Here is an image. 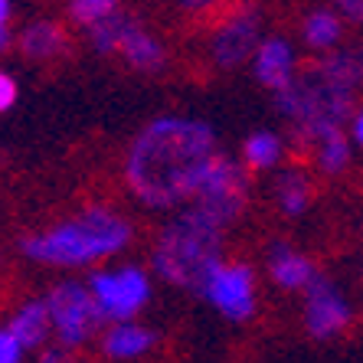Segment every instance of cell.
<instances>
[{
  "label": "cell",
  "mask_w": 363,
  "mask_h": 363,
  "mask_svg": "<svg viewBox=\"0 0 363 363\" xmlns=\"http://www.w3.org/2000/svg\"><path fill=\"white\" fill-rule=\"evenodd\" d=\"M213 157L216 138L210 125L194 118H161L135 138L125 177L147 206H174L196 196Z\"/></svg>",
  "instance_id": "cell-1"
},
{
  "label": "cell",
  "mask_w": 363,
  "mask_h": 363,
  "mask_svg": "<svg viewBox=\"0 0 363 363\" xmlns=\"http://www.w3.org/2000/svg\"><path fill=\"white\" fill-rule=\"evenodd\" d=\"M220 252H223V229L206 220L203 213L186 210L157 239L154 269L174 285L206 298L213 275L223 269Z\"/></svg>",
  "instance_id": "cell-2"
},
{
  "label": "cell",
  "mask_w": 363,
  "mask_h": 363,
  "mask_svg": "<svg viewBox=\"0 0 363 363\" xmlns=\"http://www.w3.org/2000/svg\"><path fill=\"white\" fill-rule=\"evenodd\" d=\"M131 239V226L111 210H89L79 220L50 229L46 236L23 239V252L50 265H85L99 255L118 252Z\"/></svg>",
  "instance_id": "cell-3"
},
{
  "label": "cell",
  "mask_w": 363,
  "mask_h": 363,
  "mask_svg": "<svg viewBox=\"0 0 363 363\" xmlns=\"http://www.w3.org/2000/svg\"><path fill=\"white\" fill-rule=\"evenodd\" d=\"M279 108L288 121H295V128L304 125L340 128L354 115V92L334 85L318 69V62H311L301 72H295V79H291L285 92H279Z\"/></svg>",
  "instance_id": "cell-4"
},
{
  "label": "cell",
  "mask_w": 363,
  "mask_h": 363,
  "mask_svg": "<svg viewBox=\"0 0 363 363\" xmlns=\"http://www.w3.org/2000/svg\"><path fill=\"white\" fill-rule=\"evenodd\" d=\"M245 200H249V177L236 161H229L223 154H216L203 177L200 190H196V213H203L210 223L216 226H226L245 210Z\"/></svg>",
  "instance_id": "cell-5"
},
{
  "label": "cell",
  "mask_w": 363,
  "mask_h": 363,
  "mask_svg": "<svg viewBox=\"0 0 363 363\" xmlns=\"http://www.w3.org/2000/svg\"><path fill=\"white\" fill-rule=\"evenodd\" d=\"M46 308H50V321L56 324L62 347L82 344L105 324V314L95 301L92 288H82L79 281H62L52 288L46 298Z\"/></svg>",
  "instance_id": "cell-6"
},
{
  "label": "cell",
  "mask_w": 363,
  "mask_h": 363,
  "mask_svg": "<svg viewBox=\"0 0 363 363\" xmlns=\"http://www.w3.org/2000/svg\"><path fill=\"white\" fill-rule=\"evenodd\" d=\"M92 295L105 321H128L147 301L151 288H147V275L141 269H121L92 275Z\"/></svg>",
  "instance_id": "cell-7"
},
{
  "label": "cell",
  "mask_w": 363,
  "mask_h": 363,
  "mask_svg": "<svg viewBox=\"0 0 363 363\" xmlns=\"http://www.w3.org/2000/svg\"><path fill=\"white\" fill-rule=\"evenodd\" d=\"M347 321H350V308L337 295V288L324 275H314L308 285V311H304V324L311 330V337H334L337 330L347 328Z\"/></svg>",
  "instance_id": "cell-8"
},
{
  "label": "cell",
  "mask_w": 363,
  "mask_h": 363,
  "mask_svg": "<svg viewBox=\"0 0 363 363\" xmlns=\"http://www.w3.org/2000/svg\"><path fill=\"white\" fill-rule=\"evenodd\" d=\"M206 298H210L226 318H233V321L249 318L255 308L252 272L245 269V265H223V269L213 275L210 288H206Z\"/></svg>",
  "instance_id": "cell-9"
},
{
  "label": "cell",
  "mask_w": 363,
  "mask_h": 363,
  "mask_svg": "<svg viewBox=\"0 0 363 363\" xmlns=\"http://www.w3.org/2000/svg\"><path fill=\"white\" fill-rule=\"evenodd\" d=\"M213 60L223 69L242 66L255 50H259V17L255 13H239L229 23L220 26V33L213 36Z\"/></svg>",
  "instance_id": "cell-10"
},
{
  "label": "cell",
  "mask_w": 363,
  "mask_h": 363,
  "mask_svg": "<svg viewBox=\"0 0 363 363\" xmlns=\"http://www.w3.org/2000/svg\"><path fill=\"white\" fill-rule=\"evenodd\" d=\"M255 76L259 82L269 85V89H279L285 92L291 79H295V56H291V46L288 40H279V36H272L259 46L255 52Z\"/></svg>",
  "instance_id": "cell-11"
},
{
  "label": "cell",
  "mask_w": 363,
  "mask_h": 363,
  "mask_svg": "<svg viewBox=\"0 0 363 363\" xmlns=\"http://www.w3.org/2000/svg\"><path fill=\"white\" fill-rule=\"evenodd\" d=\"M318 69L330 79L334 85L347 89V92H357V85L363 82V50H337L318 60Z\"/></svg>",
  "instance_id": "cell-12"
},
{
  "label": "cell",
  "mask_w": 363,
  "mask_h": 363,
  "mask_svg": "<svg viewBox=\"0 0 363 363\" xmlns=\"http://www.w3.org/2000/svg\"><path fill=\"white\" fill-rule=\"evenodd\" d=\"M7 330L20 340V347H36V344H43L46 330H50V308H46V301H30V304H23V308L13 314V321H10Z\"/></svg>",
  "instance_id": "cell-13"
},
{
  "label": "cell",
  "mask_w": 363,
  "mask_h": 363,
  "mask_svg": "<svg viewBox=\"0 0 363 363\" xmlns=\"http://www.w3.org/2000/svg\"><path fill=\"white\" fill-rule=\"evenodd\" d=\"M272 279L281 288H308L314 279V269L308 259L295 255L288 245H272Z\"/></svg>",
  "instance_id": "cell-14"
},
{
  "label": "cell",
  "mask_w": 363,
  "mask_h": 363,
  "mask_svg": "<svg viewBox=\"0 0 363 363\" xmlns=\"http://www.w3.org/2000/svg\"><path fill=\"white\" fill-rule=\"evenodd\" d=\"M20 43H23V52L30 60H52V56H60V52L66 50V33H62L56 23L40 20V23L26 26Z\"/></svg>",
  "instance_id": "cell-15"
},
{
  "label": "cell",
  "mask_w": 363,
  "mask_h": 363,
  "mask_svg": "<svg viewBox=\"0 0 363 363\" xmlns=\"http://www.w3.org/2000/svg\"><path fill=\"white\" fill-rule=\"evenodd\" d=\"M275 203L285 216H301L311 203V184L301 170H285L279 180H275Z\"/></svg>",
  "instance_id": "cell-16"
},
{
  "label": "cell",
  "mask_w": 363,
  "mask_h": 363,
  "mask_svg": "<svg viewBox=\"0 0 363 363\" xmlns=\"http://www.w3.org/2000/svg\"><path fill=\"white\" fill-rule=\"evenodd\" d=\"M121 56H125V60L131 62L135 69H141V72H157V69L164 66V46H161V40H154L151 33H144L141 26L128 36V43L121 46Z\"/></svg>",
  "instance_id": "cell-17"
},
{
  "label": "cell",
  "mask_w": 363,
  "mask_h": 363,
  "mask_svg": "<svg viewBox=\"0 0 363 363\" xmlns=\"http://www.w3.org/2000/svg\"><path fill=\"white\" fill-rule=\"evenodd\" d=\"M135 30H138L135 17H128V13H111V17H105L101 23L89 26V36H92L99 52H115L125 46L128 36L135 33Z\"/></svg>",
  "instance_id": "cell-18"
},
{
  "label": "cell",
  "mask_w": 363,
  "mask_h": 363,
  "mask_svg": "<svg viewBox=\"0 0 363 363\" xmlns=\"http://www.w3.org/2000/svg\"><path fill=\"white\" fill-rule=\"evenodd\" d=\"M154 334L138 328V324H118L115 330L105 334V354L108 357H138L151 347Z\"/></svg>",
  "instance_id": "cell-19"
},
{
  "label": "cell",
  "mask_w": 363,
  "mask_h": 363,
  "mask_svg": "<svg viewBox=\"0 0 363 363\" xmlns=\"http://www.w3.org/2000/svg\"><path fill=\"white\" fill-rule=\"evenodd\" d=\"M304 40L314 50H328V46H334L340 40V20L334 13H328V10H318V13L304 20Z\"/></svg>",
  "instance_id": "cell-20"
},
{
  "label": "cell",
  "mask_w": 363,
  "mask_h": 363,
  "mask_svg": "<svg viewBox=\"0 0 363 363\" xmlns=\"http://www.w3.org/2000/svg\"><path fill=\"white\" fill-rule=\"evenodd\" d=\"M245 164L252 170H265L272 167V164L279 161V154H281V144L275 135H269V131H259V135H252L249 141H245Z\"/></svg>",
  "instance_id": "cell-21"
},
{
  "label": "cell",
  "mask_w": 363,
  "mask_h": 363,
  "mask_svg": "<svg viewBox=\"0 0 363 363\" xmlns=\"http://www.w3.org/2000/svg\"><path fill=\"white\" fill-rule=\"evenodd\" d=\"M111 13H118V4H111V0H76V4H69V17L85 26L101 23Z\"/></svg>",
  "instance_id": "cell-22"
},
{
  "label": "cell",
  "mask_w": 363,
  "mask_h": 363,
  "mask_svg": "<svg viewBox=\"0 0 363 363\" xmlns=\"http://www.w3.org/2000/svg\"><path fill=\"white\" fill-rule=\"evenodd\" d=\"M20 354H23L20 340L13 337L7 328H4V330H0V363H20Z\"/></svg>",
  "instance_id": "cell-23"
},
{
  "label": "cell",
  "mask_w": 363,
  "mask_h": 363,
  "mask_svg": "<svg viewBox=\"0 0 363 363\" xmlns=\"http://www.w3.org/2000/svg\"><path fill=\"white\" fill-rule=\"evenodd\" d=\"M13 101H17V82L7 72H0V111H7Z\"/></svg>",
  "instance_id": "cell-24"
},
{
  "label": "cell",
  "mask_w": 363,
  "mask_h": 363,
  "mask_svg": "<svg viewBox=\"0 0 363 363\" xmlns=\"http://www.w3.org/2000/svg\"><path fill=\"white\" fill-rule=\"evenodd\" d=\"M340 13H344V17H354V20H363V4L360 0H344V4H340Z\"/></svg>",
  "instance_id": "cell-25"
},
{
  "label": "cell",
  "mask_w": 363,
  "mask_h": 363,
  "mask_svg": "<svg viewBox=\"0 0 363 363\" xmlns=\"http://www.w3.org/2000/svg\"><path fill=\"white\" fill-rule=\"evenodd\" d=\"M43 363H62V350H60V347H50V350H43Z\"/></svg>",
  "instance_id": "cell-26"
},
{
  "label": "cell",
  "mask_w": 363,
  "mask_h": 363,
  "mask_svg": "<svg viewBox=\"0 0 363 363\" xmlns=\"http://www.w3.org/2000/svg\"><path fill=\"white\" fill-rule=\"evenodd\" d=\"M7 20H10V4L0 0V26H7Z\"/></svg>",
  "instance_id": "cell-27"
},
{
  "label": "cell",
  "mask_w": 363,
  "mask_h": 363,
  "mask_svg": "<svg viewBox=\"0 0 363 363\" xmlns=\"http://www.w3.org/2000/svg\"><path fill=\"white\" fill-rule=\"evenodd\" d=\"M354 135H357V141L363 144V111L357 115V125H354Z\"/></svg>",
  "instance_id": "cell-28"
},
{
  "label": "cell",
  "mask_w": 363,
  "mask_h": 363,
  "mask_svg": "<svg viewBox=\"0 0 363 363\" xmlns=\"http://www.w3.org/2000/svg\"><path fill=\"white\" fill-rule=\"evenodd\" d=\"M7 43H10V33H7V26H0V50H7Z\"/></svg>",
  "instance_id": "cell-29"
}]
</instances>
